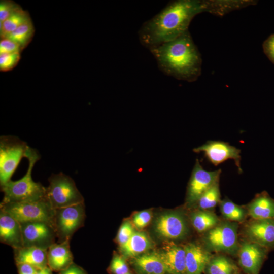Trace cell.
Instances as JSON below:
<instances>
[{
  "mask_svg": "<svg viewBox=\"0 0 274 274\" xmlns=\"http://www.w3.org/2000/svg\"><path fill=\"white\" fill-rule=\"evenodd\" d=\"M204 12L218 14L217 1L177 0L144 23L139 31L141 43L149 49L188 31L193 18Z\"/></svg>",
  "mask_w": 274,
  "mask_h": 274,
  "instance_id": "6da1fadb",
  "label": "cell"
},
{
  "mask_svg": "<svg viewBox=\"0 0 274 274\" xmlns=\"http://www.w3.org/2000/svg\"><path fill=\"white\" fill-rule=\"evenodd\" d=\"M149 50L160 70L168 76L193 81L200 74V55L188 31Z\"/></svg>",
  "mask_w": 274,
  "mask_h": 274,
  "instance_id": "7a4b0ae2",
  "label": "cell"
},
{
  "mask_svg": "<svg viewBox=\"0 0 274 274\" xmlns=\"http://www.w3.org/2000/svg\"><path fill=\"white\" fill-rule=\"evenodd\" d=\"M25 157L28 160V167L20 179L10 180L1 185L4 196L2 202L12 203L38 201L47 197L46 188L32 178V168L40 158L38 152L28 147Z\"/></svg>",
  "mask_w": 274,
  "mask_h": 274,
  "instance_id": "3957f363",
  "label": "cell"
},
{
  "mask_svg": "<svg viewBox=\"0 0 274 274\" xmlns=\"http://www.w3.org/2000/svg\"><path fill=\"white\" fill-rule=\"evenodd\" d=\"M49 182L46 196L54 210L84 202L74 181L68 176L62 173L52 174Z\"/></svg>",
  "mask_w": 274,
  "mask_h": 274,
  "instance_id": "277c9868",
  "label": "cell"
},
{
  "mask_svg": "<svg viewBox=\"0 0 274 274\" xmlns=\"http://www.w3.org/2000/svg\"><path fill=\"white\" fill-rule=\"evenodd\" d=\"M1 209L9 213L20 223L41 221L54 227L55 210L47 197L38 201L1 202Z\"/></svg>",
  "mask_w": 274,
  "mask_h": 274,
  "instance_id": "5b68a950",
  "label": "cell"
},
{
  "mask_svg": "<svg viewBox=\"0 0 274 274\" xmlns=\"http://www.w3.org/2000/svg\"><path fill=\"white\" fill-rule=\"evenodd\" d=\"M26 143L13 136L0 139L1 186L11 180L21 158L25 157L28 148Z\"/></svg>",
  "mask_w": 274,
  "mask_h": 274,
  "instance_id": "8992f818",
  "label": "cell"
},
{
  "mask_svg": "<svg viewBox=\"0 0 274 274\" xmlns=\"http://www.w3.org/2000/svg\"><path fill=\"white\" fill-rule=\"evenodd\" d=\"M84 202L55 210L54 226L59 243L70 239L84 223Z\"/></svg>",
  "mask_w": 274,
  "mask_h": 274,
  "instance_id": "52a82bcc",
  "label": "cell"
},
{
  "mask_svg": "<svg viewBox=\"0 0 274 274\" xmlns=\"http://www.w3.org/2000/svg\"><path fill=\"white\" fill-rule=\"evenodd\" d=\"M23 247H35L48 250L57 237L54 227L44 222L20 223Z\"/></svg>",
  "mask_w": 274,
  "mask_h": 274,
  "instance_id": "ba28073f",
  "label": "cell"
},
{
  "mask_svg": "<svg viewBox=\"0 0 274 274\" xmlns=\"http://www.w3.org/2000/svg\"><path fill=\"white\" fill-rule=\"evenodd\" d=\"M205 241L212 250L231 253L237 248V225L229 222L217 225L208 231Z\"/></svg>",
  "mask_w": 274,
  "mask_h": 274,
  "instance_id": "9c48e42d",
  "label": "cell"
},
{
  "mask_svg": "<svg viewBox=\"0 0 274 274\" xmlns=\"http://www.w3.org/2000/svg\"><path fill=\"white\" fill-rule=\"evenodd\" d=\"M221 169L206 170L198 159L196 160L187 188L189 203L197 202L200 196L211 187L219 182Z\"/></svg>",
  "mask_w": 274,
  "mask_h": 274,
  "instance_id": "30bf717a",
  "label": "cell"
},
{
  "mask_svg": "<svg viewBox=\"0 0 274 274\" xmlns=\"http://www.w3.org/2000/svg\"><path fill=\"white\" fill-rule=\"evenodd\" d=\"M195 153L203 152L208 160L217 166L228 159H233L239 171L241 168V150L228 143L220 141H208L193 149Z\"/></svg>",
  "mask_w": 274,
  "mask_h": 274,
  "instance_id": "8fae6325",
  "label": "cell"
},
{
  "mask_svg": "<svg viewBox=\"0 0 274 274\" xmlns=\"http://www.w3.org/2000/svg\"><path fill=\"white\" fill-rule=\"evenodd\" d=\"M154 230L160 237L174 240L185 236L187 232V227L183 216L172 212L162 214L156 218Z\"/></svg>",
  "mask_w": 274,
  "mask_h": 274,
  "instance_id": "7c38bea8",
  "label": "cell"
},
{
  "mask_svg": "<svg viewBox=\"0 0 274 274\" xmlns=\"http://www.w3.org/2000/svg\"><path fill=\"white\" fill-rule=\"evenodd\" d=\"M0 239L14 250L23 247L20 222L2 209L0 211Z\"/></svg>",
  "mask_w": 274,
  "mask_h": 274,
  "instance_id": "4fadbf2b",
  "label": "cell"
},
{
  "mask_svg": "<svg viewBox=\"0 0 274 274\" xmlns=\"http://www.w3.org/2000/svg\"><path fill=\"white\" fill-rule=\"evenodd\" d=\"M245 232L251 242L263 247L274 245V219L255 220L248 225Z\"/></svg>",
  "mask_w": 274,
  "mask_h": 274,
  "instance_id": "5bb4252c",
  "label": "cell"
},
{
  "mask_svg": "<svg viewBox=\"0 0 274 274\" xmlns=\"http://www.w3.org/2000/svg\"><path fill=\"white\" fill-rule=\"evenodd\" d=\"M168 274H187L184 247L173 242L166 244L158 252Z\"/></svg>",
  "mask_w": 274,
  "mask_h": 274,
  "instance_id": "9a60e30c",
  "label": "cell"
},
{
  "mask_svg": "<svg viewBox=\"0 0 274 274\" xmlns=\"http://www.w3.org/2000/svg\"><path fill=\"white\" fill-rule=\"evenodd\" d=\"M263 247L253 242H245L241 246L239 264L249 274H258L265 256Z\"/></svg>",
  "mask_w": 274,
  "mask_h": 274,
  "instance_id": "2e32d148",
  "label": "cell"
},
{
  "mask_svg": "<svg viewBox=\"0 0 274 274\" xmlns=\"http://www.w3.org/2000/svg\"><path fill=\"white\" fill-rule=\"evenodd\" d=\"M48 266L54 271L60 272L73 263L70 239L54 243L48 249Z\"/></svg>",
  "mask_w": 274,
  "mask_h": 274,
  "instance_id": "e0dca14e",
  "label": "cell"
},
{
  "mask_svg": "<svg viewBox=\"0 0 274 274\" xmlns=\"http://www.w3.org/2000/svg\"><path fill=\"white\" fill-rule=\"evenodd\" d=\"M184 247L187 274H201L211 259L210 254L196 244L189 243Z\"/></svg>",
  "mask_w": 274,
  "mask_h": 274,
  "instance_id": "ac0fdd59",
  "label": "cell"
},
{
  "mask_svg": "<svg viewBox=\"0 0 274 274\" xmlns=\"http://www.w3.org/2000/svg\"><path fill=\"white\" fill-rule=\"evenodd\" d=\"M48 250L35 247H23L14 250L17 264H27L40 269L48 266Z\"/></svg>",
  "mask_w": 274,
  "mask_h": 274,
  "instance_id": "d6986e66",
  "label": "cell"
},
{
  "mask_svg": "<svg viewBox=\"0 0 274 274\" xmlns=\"http://www.w3.org/2000/svg\"><path fill=\"white\" fill-rule=\"evenodd\" d=\"M133 265L139 274H166V270L158 252L144 253L134 258Z\"/></svg>",
  "mask_w": 274,
  "mask_h": 274,
  "instance_id": "ffe728a7",
  "label": "cell"
},
{
  "mask_svg": "<svg viewBox=\"0 0 274 274\" xmlns=\"http://www.w3.org/2000/svg\"><path fill=\"white\" fill-rule=\"evenodd\" d=\"M151 246L152 242L146 233L135 231L130 239L120 248L123 257L135 258L145 253Z\"/></svg>",
  "mask_w": 274,
  "mask_h": 274,
  "instance_id": "44dd1931",
  "label": "cell"
},
{
  "mask_svg": "<svg viewBox=\"0 0 274 274\" xmlns=\"http://www.w3.org/2000/svg\"><path fill=\"white\" fill-rule=\"evenodd\" d=\"M248 211L249 215L255 220L274 219V200L263 193L250 203Z\"/></svg>",
  "mask_w": 274,
  "mask_h": 274,
  "instance_id": "7402d4cb",
  "label": "cell"
},
{
  "mask_svg": "<svg viewBox=\"0 0 274 274\" xmlns=\"http://www.w3.org/2000/svg\"><path fill=\"white\" fill-rule=\"evenodd\" d=\"M31 20L28 11L21 9L0 23L1 38L7 37L23 23Z\"/></svg>",
  "mask_w": 274,
  "mask_h": 274,
  "instance_id": "603a6c76",
  "label": "cell"
},
{
  "mask_svg": "<svg viewBox=\"0 0 274 274\" xmlns=\"http://www.w3.org/2000/svg\"><path fill=\"white\" fill-rule=\"evenodd\" d=\"M35 27L31 20L23 23L7 37L20 46L22 51L31 42L35 33Z\"/></svg>",
  "mask_w": 274,
  "mask_h": 274,
  "instance_id": "cb8c5ba5",
  "label": "cell"
},
{
  "mask_svg": "<svg viewBox=\"0 0 274 274\" xmlns=\"http://www.w3.org/2000/svg\"><path fill=\"white\" fill-rule=\"evenodd\" d=\"M192 224L199 232L209 231L218 224L216 216L208 211H199L193 213L191 216Z\"/></svg>",
  "mask_w": 274,
  "mask_h": 274,
  "instance_id": "d4e9b609",
  "label": "cell"
},
{
  "mask_svg": "<svg viewBox=\"0 0 274 274\" xmlns=\"http://www.w3.org/2000/svg\"><path fill=\"white\" fill-rule=\"evenodd\" d=\"M207 267L209 274H233L235 270L233 264L223 256L211 259Z\"/></svg>",
  "mask_w": 274,
  "mask_h": 274,
  "instance_id": "484cf974",
  "label": "cell"
},
{
  "mask_svg": "<svg viewBox=\"0 0 274 274\" xmlns=\"http://www.w3.org/2000/svg\"><path fill=\"white\" fill-rule=\"evenodd\" d=\"M220 200L219 182L207 190L197 201L198 206L202 210H207L215 207Z\"/></svg>",
  "mask_w": 274,
  "mask_h": 274,
  "instance_id": "4316f807",
  "label": "cell"
},
{
  "mask_svg": "<svg viewBox=\"0 0 274 274\" xmlns=\"http://www.w3.org/2000/svg\"><path fill=\"white\" fill-rule=\"evenodd\" d=\"M220 209L223 215L229 220L241 221L244 219V210L231 201H223L221 203Z\"/></svg>",
  "mask_w": 274,
  "mask_h": 274,
  "instance_id": "83f0119b",
  "label": "cell"
},
{
  "mask_svg": "<svg viewBox=\"0 0 274 274\" xmlns=\"http://www.w3.org/2000/svg\"><path fill=\"white\" fill-rule=\"evenodd\" d=\"M20 59V53L0 54V71L7 72L14 68Z\"/></svg>",
  "mask_w": 274,
  "mask_h": 274,
  "instance_id": "f1b7e54d",
  "label": "cell"
},
{
  "mask_svg": "<svg viewBox=\"0 0 274 274\" xmlns=\"http://www.w3.org/2000/svg\"><path fill=\"white\" fill-rule=\"evenodd\" d=\"M22 9L21 7L11 0L0 2V23L4 22L14 13Z\"/></svg>",
  "mask_w": 274,
  "mask_h": 274,
  "instance_id": "f546056e",
  "label": "cell"
},
{
  "mask_svg": "<svg viewBox=\"0 0 274 274\" xmlns=\"http://www.w3.org/2000/svg\"><path fill=\"white\" fill-rule=\"evenodd\" d=\"M109 270L112 274H126L129 272L128 266L124 257L117 254L114 255Z\"/></svg>",
  "mask_w": 274,
  "mask_h": 274,
  "instance_id": "4dcf8cb0",
  "label": "cell"
},
{
  "mask_svg": "<svg viewBox=\"0 0 274 274\" xmlns=\"http://www.w3.org/2000/svg\"><path fill=\"white\" fill-rule=\"evenodd\" d=\"M133 227L129 221H125L121 225L116 237V241L121 247L124 245L134 233Z\"/></svg>",
  "mask_w": 274,
  "mask_h": 274,
  "instance_id": "1f68e13d",
  "label": "cell"
},
{
  "mask_svg": "<svg viewBox=\"0 0 274 274\" xmlns=\"http://www.w3.org/2000/svg\"><path fill=\"white\" fill-rule=\"evenodd\" d=\"M152 213L149 210H144L136 213L133 217V223L139 229H142L147 226L150 222Z\"/></svg>",
  "mask_w": 274,
  "mask_h": 274,
  "instance_id": "d6a6232c",
  "label": "cell"
},
{
  "mask_svg": "<svg viewBox=\"0 0 274 274\" xmlns=\"http://www.w3.org/2000/svg\"><path fill=\"white\" fill-rule=\"evenodd\" d=\"M20 46L14 41L8 38H1L0 54L21 52Z\"/></svg>",
  "mask_w": 274,
  "mask_h": 274,
  "instance_id": "836d02e7",
  "label": "cell"
},
{
  "mask_svg": "<svg viewBox=\"0 0 274 274\" xmlns=\"http://www.w3.org/2000/svg\"><path fill=\"white\" fill-rule=\"evenodd\" d=\"M263 47L265 54L274 63V34L271 35L265 40Z\"/></svg>",
  "mask_w": 274,
  "mask_h": 274,
  "instance_id": "e575fe53",
  "label": "cell"
},
{
  "mask_svg": "<svg viewBox=\"0 0 274 274\" xmlns=\"http://www.w3.org/2000/svg\"><path fill=\"white\" fill-rule=\"evenodd\" d=\"M18 274H37L39 269L27 264H17Z\"/></svg>",
  "mask_w": 274,
  "mask_h": 274,
  "instance_id": "d590c367",
  "label": "cell"
},
{
  "mask_svg": "<svg viewBox=\"0 0 274 274\" xmlns=\"http://www.w3.org/2000/svg\"><path fill=\"white\" fill-rule=\"evenodd\" d=\"M59 274H87L80 266L73 263L66 269L59 272Z\"/></svg>",
  "mask_w": 274,
  "mask_h": 274,
  "instance_id": "8d00e7d4",
  "label": "cell"
},
{
  "mask_svg": "<svg viewBox=\"0 0 274 274\" xmlns=\"http://www.w3.org/2000/svg\"><path fill=\"white\" fill-rule=\"evenodd\" d=\"M52 270L47 266L44 268L39 269L37 274H52Z\"/></svg>",
  "mask_w": 274,
  "mask_h": 274,
  "instance_id": "74e56055",
  "label": "cell"
},
{
  "mask_svg": "<svg viewBox=\"0 0 274 274\" xmlns=\"http://www.w3.org/2000/svg\"><path fill=\"white\" fill-rule=\"evenodd\" d=\"M126 274H131V273H129V272H128V273H126Z\"/></svg>",
  "mask_w": 274,
  "mask_h": 274,
  "instance_id": "f35d334b",
  "label": "cell"
}]
</instances>
